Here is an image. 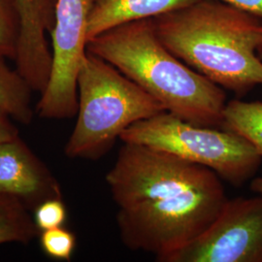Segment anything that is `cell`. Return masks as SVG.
<instances>
[{
  "instance_id": "6da1fadb",
  "label": "cell",
  "mask_w": 262,
  "mask_h": 262,
  "mask_svg": "<svg viewBox=\"0 0 262 262\" xmlns=\"http://www.w3.org/2000/svg\"><path fill=\"white\" fill-rule=\"evenodd\" d=\"M106 183L122 244L158 262L204 234L228 200L213 170L133 143H123Z\"/></svg>"
},
{
  "instance_id": "7a4b0ae2",
  "label": "cell",
  "mask_w": 262,
  "mask_h": 262,
  "mask_svg": "<svg viewBox=\"0 0 262 262\" xmlns=\"http://www.w3.org/2000/svg\"><path fill=\"white\" fill-rule=\"evenodd\" d=\"M169 51L238 97L262 84V18L220 0H199L154 18Z\"/></svg>"
},
{
  "instance_id": "3957f363",
  "label": "cell",
  "mask_w": 262,
  "mask_h": 262,
  "mask_svg": "<svg viewBox=\"0 0 262 262\" xmlns=\"http://www.w3.org/2000/svg\"><path fill=\"white\" fill-rule=\"evenodd\" d=\"M86 52L115 66L166 111L197 125L222 128L225 90L174 56L159 40L152 19L110 28L89 40Z\"/></svg>"
},
{
  "instance_id": "277c9868",
  "label": "cell",
  "mask_w": 262,
  "mask_h": 262,
  "mask_svg": "<svg viewBox=\"0 0 262 262\" xmlns=\"http://www.w3.org/2000/svg\"><path fill=\"white\" fill-rule=\"evenodd\" d=\"M77 84V121L64 148L69 159H101L131 124L166 111L115 66L89 52Z\"/></svg>"
},
{
  "instance_id": "5b68a950",
  "label": "cell",
  "mask_w": 262,
  "mask_h": 262,
  "mask_svg": "<svg viewBox=\"0 0 262 262\" xmlns=\"http://www.w3.org/2000/svg\"><path fill=\"white\" fill-rule=\"evenodd\" d=\"M120 140L164 150L203 165L235 187L253 178L262 162L253 146L234 132L197 125L168 111L131 124Z\"/></svg>"
},
{
  "instance_id": "8992f818",
  "label": "cell",
  "mask_w": 262,
  "mask_h": 262,
  "mask_svg": "<svg viewBox=\"0 0 262 262\" xmlns=\"http://www.w3.org/2000/svg\"><path fill=\"white\" fill-rule=\"evenodd\" d=\"M95 0H57L51 32L52 69L36 106L40 118L72 119L78 112V75L86 55V30Z\"/></svg>"
},
{
  "instance_id": "52a82bcc",
  "label": "cell",
  "mask_w": 262,
  "mask_h": 262,
  "mask_svg": "<svg viewBox=\"0 0 262 262\" xmlns=\"http://www.w3.org/2000/svg\"><path fill=\"white\" fill-rule=\"evenodd\" d=\"M163 262H262V195L228 198L204 234Z\"/></svg>"
},
{
  "instance_id": "ba28073f",
  "label": "cell",
  "mask_w": 262,
  "mask_h": 262,
  "mask_svg": "<svg viewBox=\"0 0 262 262\" xmlns=\"http://www.w3.org/2000/svg\"><path fill=\"white\" fill-rule=\"evenodd\" d=\"M57 0H17L20 31L16 69L33 92L41 94L47 86L52 69V51L47 33L55 26Z\"/></svg>"
},
{
  "instance_id": "9c48e42d",
  "label": "cell",
  "mask_w": 262,
  "mask_h": 262,
  "mask_svg": "<svg viewBox=\"0 0 262 262\" xmlns=\"http://www.w3.org/2000/svg\"><path fill=\"white\" fill-rule=\"evenodd\" d=\"M0 193L18 198L32 211L48 199L62 198L54 174L19 136L0 145Z\"/></svg>"
},
{
  "instance_id": "30bf717a",
  "label": "cell",
  "mask_w": 262,
  "mask_h": 262,
  "mask_svg": "<svg viewBox=\"0 0 262 262\" xmlns=\"http://www.w3.org/2000/svg\"><path fill=\"white\" fill-rule=\"evenodd\" d=\"M197 1L199 0H95L89 18L86 39L89 41L123 23L154 19Z\"/></svg>"
},
{
  "instance_id": "8fae6325",
  "label": "cell",
  "mask_w": 262,
  "mask_h": 262,
  "mask_svg": "<svg viewBox=\"0 0 262 262\" xmlns=\"http://www.w3.org/2000/svg\"><path fill=\"white\" fill-rule=\"evenodd\" d=\"M0 54V111L23 124L33 120L32 90L17 69L13 70Z\"/></svg>"
},
{
  "instance_id": "7c38bea8",
  "label": "cell",
  "mask_w": 262,
  "mask_h": 262,
  "mask_svg": "<svg viewBox=\"0 0 262 262\" xmlns=\"http://www.w3.org/2000/svg\"><path fill=\"white\" fill-rule=\"evenodd\" d=\"M38 235L28 207L16 197L0 193V245L30 243Z\"/></svg>"
},
{
  "instance_id": "4fadbf2b",
  "label": "cell",
  "mask_w": 262,
  "mask_h": 262,
  "mask_svg": "<svg viewBox=\"0 0 262 262\" xmlns=\"http://www.w3.org/2000/svg\"><path fill=\"white\" fill-rule=\"evenodd\" d=\"M222 128L248 141L262 158V102L232 99L225 104Z\"/></svg>"
},
{
  "instance_id": "5bb4252c",
  "label": "cell",
  "mask_w": 262,
  "mask_h": 262,
  "mask_svg": "<svg viewBox=\"0 0 262 262\" xmlns=\"http://www.w3.org/2000/svg\"><path fill=\"white\" fill-rule=\"evenodd\" d=\"M20 31L17 0H0V54L15 59Z\"/></svg>"
},
{
  "instance_id": "9a60e30c",
  "label": "cell",
  "mask_w": 262,
  "mask_h": 262,
  "mask_svg": "<svg viewBox=\"0 0 262 262\" xmlns=\"http://www.w3.org/2000/svg\"><path fill=\"white\" fill-rule=\"evenodd\" d=\"M40 245L49 257L69 261L76 247V236L63 226L40 232Z\"/></svg>"
},
{
  "instance_id": "2e32d148",
  "label": "cell",
  "mask_w": 262,
  "mask_h": 262,
  "mask_svg": "<svg viewBox=\"0 0 262 262\" xmlns=\"http://www.w3.org/2000/svg\"><path fill=\"white\" fill-rule=\"evenodd\" d=\"M67 210L62 198H53L39 204L33 210V220L39 231L63 226Z\"/></svg>"
},
{
  "instance_id": "e0dca14e",
  "label": "cell",
  "mask_w": 262,
  "mask_h": 262,
  "mask_svg": "<svg viewBox=\"0 0 262 262\" xmlns=\"http://www.w3.org/2000/svg\"><path fill=\"white\" fill-rule=\"evenodd\" d=\"M19 136V130L11 122L9 116L0 111V145Z\"/></svg>"
},
{
  "instance_id": "ac0fdd59",
  "label": "cell",
  "mask_w": 262,
  "mask_h": 262,
  "mask_svg": "<svg viewBox=\"0 0 262 262\" xmlns=\"http://www.w3.org/2000/svg\"><path fill=\"white\" fill-rule=\"evenodd\" d=\"M237 9L262 18V0H220Z\"/></svg>"
},
{
  "instance_id": "d6986e66",
  "label": "cell",
  "mask_w": 262,
  "mask_h": 262,
  "mask_svg": "<svg viewBox=\"0 0 262 262\" xmlns=\"http://www.w3.org/2000/svg\"><path fill=\"white\" fill-rule=\"evenodd\" d=\"M250 188L254 193L262 195V177L253 179V181L251 182Z\"/></svg>"
},
{
  "instance_id": "ffe728a7",
  "label": "cell",
  "mask_w": 262,
  "mask_h": 262,
  "mask_svg": "<svg viewBox=\"0 0 262 262\" xmlns=\"http://www.w3.org/2000/svg\"><path fill=\"white\" fill-rule=\"evenodd\" d=\"M256 52H257V56H259V58L262 60V41L261 43H260V45L257 48V51H256Z\"/></svg>"
}]
</instances>
